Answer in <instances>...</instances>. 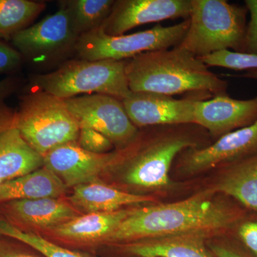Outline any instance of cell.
I'll return each instance as SVG.
<instances>
[{
    "instance_id": "cell-18",
    "label": "cell",
    "mask_w": 257,
    "mask_h": 257,
    "mask_svg": "<svg viewBox=\"0 0 257 257\" xmlns=\"http://www.w3.org/2000/svg\"><path fill=\"white\" fill-rule=\"evenodd\" d=\"M69 199L74 208L86 214L110 212L126 206L155 202V198L150 196L124 192L96 181L74 187Z\"/></svg>"
},
{
    "instance_id": "cell-5",
    "label": "cell",
    "mask_w": 257,
    "mask_h": 257,
    "mask_svg": "<svg viewBox=\"0 0 257 257\" xmlns=\"http://www.w3.org/2000/svg\"><path fill=\"white\" fill-rule=\"evenodd\" d=\"M125 65L126 60L67 61L54 72L35 76L32 83L40 90L60 99L99 94L122 100L132 93Z\"/></svg>"
},
{
    "instance_id": "cell-28",
    "label": "cell",
    "mask_w": 257,
    "mask_h": 257,
    "mask_svg": "<svg viewBox=\"0 0 257 257\" xmlns=\"http://www.w3.org/2000/svg\"><path fill=\"white\" fill-rule=\"evenodd\" d=\"M244 6L248 10L249 20L246 25L241 53L257 55V0H246Z\"/></svg>"
},
{
    "instance_id": "cell-3",
    "label": "cell",
    "mask_w": 257,
    "mask_h": 257,
    "mask_svg": "<svg viewBox=\"0 0 257 257\" xmlns=\"http://www.w3.org/2000/svg\"><path fill=\"white\" fill-rule=\"evenodd\" d=\"M121 150L114 168H119L124 184L143 190L170 188V171L181 152L211 145L209 134L196 124L149 126ZM113 168V169H114Z\"/></svg>"
},
{
    "instance_id": "cell-21",
    "label": "cell",
    "mask_w": 257,
    "mask_h": 257,
    "mask_svg": "<svg viewBox=\"0 0 257 257\" xmlns=\"http://www.w3.org/2000/svg\"><path fill=\"white\" fill-rule=\"evenodd\" d=\"M67 187L52 171L42 167L0 185V204L24 199L58 198Z\"/></svg>"
},
{
    "instance_id": "cell-2",
    "label": "cell",
    "mask_w": 257,
    "mask_h": 257,
    "mask_svg": "<svg viewBox=\"0 0 257 257\" xmlns=\"http://www.w3.org/2000/svg\"><path fill=\"white\" fill-rule=\"evenodd\" d=\"M125 72L133 92L170 96L187 94L203 99L228 94L227 81L211 72L199 57L179 47L128 59Z\"/></svg>"
},
{
    "instance_id": "cell-15",
    "label": "cell",
    "mask_w": 257,
    "mask_h": 257,
    "mask_svg": "<svg viewBox=\"0 0 257 257\" xmlns=\"http://www.w3.org/2000/svg\"><path fill=\"white\" fill-rule=\"evenodd\" d=\"M3 209L15 224L37 229L52 230L79 216L76 208L59 197L12 201Z\"/></svg>"
},
{
    "instance_id": "cell-20",
    "label": "cell",
    "mask_w": 257,
    "mask_h": 257,
    "mask_svg": "<svg viewBox=\"0 0 257 257\" xmlns=\"http://www.w3.org/2000/svg\"><path fill=\"white\" fill-rule=\"evenodd\" d=\"M221 168V175L211 188L257 213V154Z\"/></svg>"
},
{
    "instance_id": "cell-26",
    "label": "cell",
    "mask_w": 257,
    "mask_h": 257,
    "mask_svg": "<svg viewBox=\"0 0 257 257\" xmlns=\"http://www.w3.org/2000/svg\"><path fill=\"white\" fill-rule=\"evenodd\" d=\"M234 229L240 244L253 257H257V217L248 216L247 211Z\"/></svg>"
},
{
    "instance_id": "cell-6",
    "label": "cell",
    "mask_w": 257,
    "mask_h": 257,
    "mask_svg": "<svg viewBox=\"0 0 257 257\" xmlns=\"http://www.w3.org/2000/svg\"><path fill=\"white\" fill-rule=\"evenodd\" d=\"M12 124L42 157L78 139L79 128L64 99L38 90L23 96Z\"/></svg>"
},
{
    "instance_id": "cell-9",
    "label": "cell",
    "mask_w": 257,
    "mask_h": 257,
    "mask_svg": "<svg viewBox=\"0 0 257 257\" xmlns=\"http://www.w3.org/2000/svg\"><path fill=\"white\" fill-rule=\"evenodd\" d=\"M237 77L257 80V69ZM256 154L257 120L247 126L226 134L207 147L184 150L177 157V169L182 175H198Z\"/></svg>"
},
{
    "instance_id": "cell-11",
    "label": "cell",
    "mask_w": 257,
    "mask_h": 257,
    "mask_svg": "<svg viewBox=\"0 0 257 257\" xmlns=\"http://www.w3.org/2000/svg\"><path fill=\"white\" fill-rule=\"evenodd\" d=\"M121 150L95 154L83 150L77 142L57 147L44 157V167L55 174L67 187L96 182L103 173L114 168Z\"/></svg>"
},
{
    "instance_id": "cell-29",
    "label": "cell",
    "mask_w": 257,
    "mask_h": 257,
    "mask_svg": "<svg viewBox=\"0 0 257 257\" xmlns=\"http://www.w3.org/2000/svg\"><path fill=\"white\" fill-rule=\"evenodd\" d=\"M23 60V55L16 49L0 40V74L16 72Z\"/></svg>"
},
{
    "instance_id": "cell-7",
    "label": "cell",
    "mask_w": 257,
    "mask_h": 257,
    "mask_svg": "<svg viewBox=\"0 0 257 257\" xmlns=\"http://www.w3.org/2000/svg\"><path fill=\"white\" fill-rule=\"evenodd\" d=\"M189 25L184 20L170 26L158 25L150 30L128 35L110 36L100 28L79 37L74 50L87 60H127L135 56L179 46Z\"/></svg>"
},
{
    "instance_id": "cell-22",
    "label": "cell",
    "mask_w": 257,
    "mask_h": 257,
    "mask_svg": "<svg viewBox=\"0 0 257 257\" xmlns=\"http://www.w3.org/2000/svg\"><path fill=\"white\" fill-rule=\"evenodd\" d=\"M46 8L42 2L0 0V40H12Z\"/></svg>"
},
{
    "instance_id": "cell-14",
    "label": "cell",
    "mask_w": 257,
    "mask_h": 257,
    "mask_svg": "<svg viewBox=\"0 0 257 257\" xmlns=\"http://www.w3.org/2000/svg\"><path fill=\"white\" fill-rule=\"evenodd\" d=\"M256 120L257 96L236 99L228 94H221L197 101L194 108V124L205 130L215 140Z\"/></svg>"
},
{
    "instance_id": "cell-23",
    "label": "cell",
    "mask_w": 257,
    "mask_h": 257,
    "mask_svg": "<svg viewBox=\"0 0 257 257\" xmlns=\"http://www.w3.org/2000/svg\"><path fill=\"white\" fill-rule=\"evenodd\" d=\"M68 8L72 28L79 37L100 28L110 14L114 0H68L63 1Z\"/></svg>"
},
{
    "instance_id": "cell-24",
    "label": "cell",
    "mask_w": 257,
    "mask_h": 257,
    "mask_svg": "<svg viewBox=\"0 0 257 257\" xmlns=\"http://www.w3.org/2000/svg\"><path fill=\"white\" fill-rule=\"evenodd\" d=\"M0 236L25 243L45 257H94L56 244L41 235L22 229L13 221L3 217H0Z\"/></svg>"
},
{
    "instance_id": "cell-10",
    "label": "cell",
    "mask_w": 257,
    "mask_h": 257,
    "mask_svg": "<svg viewBox=\"0 0 257 257\" xmlns=\"http://www.w3.org/2000/svg\"><path fill=\"white\" fill-rule=\"evenodd\" d=\"M60 10L32 26L19 32L12 39L15 48L23 57L47 60L74 50L79 37L72 28L68 8L60 2Z\"/></svg>"
},
{
    "instance_id": "cell-19",
    "label": "cell",
    "mask_w": 257,
    "mask_h": 257,
    "mask_svg": "<svg viewBox=\"0 0 257 257\" xmlns=\"http://www.w3.org/2000/svg\"><path fill=\"white\" fill-rule=\"evenodd\" d=\"M44 166V157L24 140L12 122L0 130V185Z\"/></svg>"
},
{
    "instance_id": "cell-31",
    "label": "cell",
    "mask_w": 257,
    "mask_h": 257,
    "mask_svg": "<svg viewBox=\"0 0 257 257\" xmlns=\"http://www.w3.org/2000/svg\"><path fill=\"white\" fill-rule=\"evenodd\" d=\"M0 257H45L9 243L0 242Z\"/></svg>"
},
{
    "instance_id": "cell-1",
    "label": "cell",
    "mask_w": 257,
    "mask_h": 257,
    "mask_svg": "<svg viewBox=\"0 0 257 257\" xmlns=\"http://www.w3.org/2000/svg\"><path fill=\"white\" fill-rule=\"evenodd\" d=\"M212 188L167 204H150L131 213L106 239L104 244L201 233L211 236L229 232L247 213L239 204L217 199Z\"/></svg>"
},
{
    "instance_id": "cell-32",
    "label": "cell",
    "mask_w": 257,
    "mask_h": 257,
    "mask_svg": "<svg viewBox=\"0 0 257 257\" xmlns=\"http://www.w3.org/2000/svg\"><path fill=\"white\" fill-rule=\"evenodd\" d=\"M19 82L17 79L7 78L0 81V100L5 99L18 89Z\"/></svg>"
},
{
    "instance_id": "cell-4",
    "label": "cell",
    "mask_w": 257,
    "mask_h": 257,
    "mask_svg": "<svg viewBox=\"0 0 257 257\" xmlns=\"http://www.w3.org/2000/svg\"><path fill=\"white\" fill-rule=\"evenodd\" d=\"M246 7L226 0H192L187 33L179 47L197 57L221 50L242 52Z\"/></svg>"
},
{
    "instance_id": "cell-12",
    "label": "cell",
    "mask_w": 257,
    "mask_h": 257,
    "mask_svg": "<svg viewBox=\"0 0 257 257\" xmlns=\"http://www.w3.org/2000/svg\"><path fill=\"white\" fill-rule=\"evenodd\" d=\"M191 12L192 0H114L100 28L106 35L119 36L145 24L188 20Z\"/></svg>"
},
{
    "instance_id": "cell-27",
    "label": "cell",
    "mask_w": 257,
    "mask_h": 257,
    "mask_svg": "<svg viewBox=\"0 0 257 257\" xmlns=\"http://www.w3.org/2000/svg\"><path fill=\"white\" fill-rule=\"evenodd\" d=\"M77 143L83 150L95 154L108 153L114 147L106 137L89 128H80Z\"/></svg>"
},
{
    "instance_id": "cell-17",
    "label": "cell",
    "mask_w": 257,
    "mask_h": 257,
    "mask_svg": "<svg viewBox=\"0 0 257 257\" xmlns=\"http://www.w3.org/2000/svg\"><path fill=\"white\" fill-rule=\"evenodd\" d=\"M122 209L76 216L52 230L60 239L80 245L104 244L106 239L131 213Z\"/></svg>"
},
{
    "instance_id": "cell-33",
    "label": "cell",
    "mask_w": 257,
    "mask_h": 257,
    "mask_svg": "<svg viewBox=\"0 0 257 257\" xmlns=\"http://www.w3.org/2000/svg\"><path fill=\"white\" fill-rule=\"evenodd\" d=\"M114 257H137L131 256V255L124 254V253H118L117 256H115Z\"/></svg>"
},
{
    "instance_id": "cell-16",
    "label": "cell",
    "mask_w": 257,
    "mask_h": 257,
    "mask_svg": "<svg viewBox=\"0 0 257 257\" xmlns=\"http://www.w3.org/2000/svg\"><path fill=\"white\" fill-rule=\"evenodd\" d=\"M210 236L190 233L115 245L118 253L137 257H215L207 246Z\"/></svg>"
},
{
    "instance_id": "cell-25",
    "label": "cell",
    "mask_w": 257,
    "mask_h": 257,
    "mask_svg": "<svg viewBox=\"0 0 257 257\" xmlns=\"http://www.w3.org/2000/svg\"><path fill=\"white\" fill-rule=\"evenodd\" d=\"M208 67H222L235 71L257 69V55L231 50H221L204 56L202 58Z\"/></svg>"
},
{
    "instance_id": "cell-13",
    "label": "cell",
    "mask_w": 257,
    "mask_h": 257,
    "mask_svg": "<svg viewBox=\"0 0 257 257\" xmlns=\"http://www.w3.org/2000/svg\"><path fill=\"white\" fill-rule=\"evenodd\" d=\"M205 100L194 96L182 99L151 92H133L122 99L128 118L137 127L194 124V108L197 101Z\"/></svg>"
},
{
    "instance_id": "cell-8",
    "label": "cell",
    "mask_w": 257,
    "mask_h": 257,
    "mask_svg": "<svg viewBox=\"0 0 257 257\" xmlns=\"http://www.w3.org/2000/svg\"><path fill=\"white\" fill-rule=\"evenodd\" d=\"M79 128H89L106 137L121 150L138 136L139 128L132 122L122 102L106 94H92L64 99Z\"/></svg>"
},
{
    "instance_id": "cell-30",
    "label": "cell",
    "mask_w": 257,
    "mask_h": 257,
    "mask_svg": "<svg viewBox=\"0 0 257 257\" xmlns=\"http://www.w3.org/2000/svg\"><path fill=\"white\" fill-rule=\"evenodd\" d=\"M207 246L215 257H253L239 243H207Z\"/></svg>"
}]
</instances>
